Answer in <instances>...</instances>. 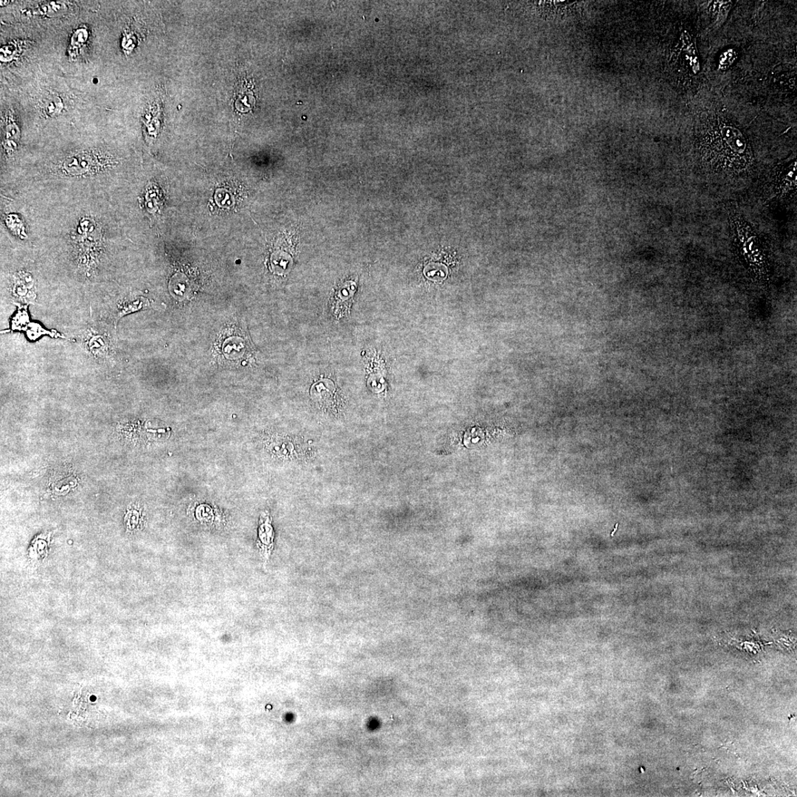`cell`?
I'll return each mask as SVG.
<instances>
[{"instance_id":"cell-5","label":"cell","mask_w":797,"mask_h":797,"mask_svg":"<svg viewBox=\"0 0 797 797\" xmlns=\"http://www.w3.org/2000/svg\"><path fill=\"white\" fill-rule=\"evenodd\" d=\"M274 532L267 519H265L259 529L257 548L264 568L274 550Z\"/></svg>"},{"instance_id":"cell-3","label":"cell","mask_w":797,"mask_h":797,"mask_svg":"<svg viewBox=\"0 0 797 797\" xmlns=\"http://www.w3.org/2000/svg\"><path fill=\"white\" fill-rule=\"evenodd\" d=\"M796 160L776 167L768 182L770 198H785L796 193Z\"/></svg>"},{"instance_id":"cell-2","label":"cell","mask_w":797,"mask_h":797,"mask_svg":"<svg viewBox=\"0 0 797 797\" xmlns=\"http://www.w3.org/2000/svg\"><path fill=\"white\" fill-rule=\"evenodd\" d=\"M731 237L736 248L750 265L760 272L765 264L762 241L750 222L736 209L728 210Z\"/></svg>"},{"instance_id":"cell-7","label":"cell","mask_w":797,"mask_h":797,"mask_svg":"<svg viewBox=\"0 0 797 797\" xmlns=\"http://www.w3.org/2000/svg\"><path fill=\"white\" fill-rule=\"evenodd\" d=\"M255 102L254 93H252L250 86L242 85L239 87L235 102V108L238 111L240 112H248L254 108Z\"/></svg>"},{"instance_id":"cell-1","label":"cell","mask_w":797,"mask_h":797,"mask_svg":"<svg viewBox=\"0 0 797 797\" xmlns=\"http://www.w3.org/2000/svg\"><path fill=\"white\" fill-rule=\"evenodd\" d=\"M697 147L704 167L713 174L742 178L753 167L750 143L739 129L727 121L719 120L705 126Z\"/></svg>"},{"instance_id":"cell-4","label":"cell","mask_w":797,"mask_h":797,"mask_svg":"<svg viewBox=\"0 0 797 797\" xmlns=\"http://www.w3.org/2000/svg\"><path fill=\"white\" fill-rule=\"evenodd\" d=\"M93 156L87 153H80L67 158L61 167V172L67 176H81L82 174L93 173L96 169Z\"/></svg>"},{"instance_id":"cell-6","label":"cell","mask_w":797,"mask_h":797,"mask_svg":"<svg viewBox=\"0 0 797 797\" xmlns=\"http://www.w3.org/2000/svg\"><path fill=\"white\" fill-rule=\"evenodd\" d=\"M355 290V283L351 281H346L337 288L333 301L334 312L337 316H343L348 312Z\"/></svg>"},{"instance_id":"cell-8","label":"cell","mask_w":797,"mask_h":797,"mask_svg":"<svg viewBox=\"0 0 797 797\" xmlns=\"http://www.w3.org/2000/svg\"><path fill=\"white\" fill-rule=\"evenodd\" d=\"M0 3H1V6H5V5H8L10 3V1H8V0H6V1H1Z\"/></svg>"}]
</instances>
